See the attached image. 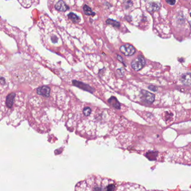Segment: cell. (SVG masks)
<instances>
[{"label": "cell", "instance_id": "cell-1", "mask_svg": "<svg viewBox=\"0 0 191 191\" xmlns=\"http://www.w3.org/2000/svg\"><path fill=\"white\" fill-rule=\"evenodd\" d=\"M145 60L143 56H139L131 62V67L135 71H139L145 65Z\"/></svg>", "mask_w": 191, "mask_h": 191}, {"label": "cell", "instance_id": "cell-2", "mask_svg": "<svg viewBox=\"0 0 191 191\" xmlns=\"http://www.w3.org/2000/svg\"><path fill=\"white\" fill-rule=\"evenodd\" d=\"M120 50L121 52L126 56H130L135 53V48L131 44H125L121 46Z\"/></svg>", "mask_w": 191, "mask_h": 191}, {"label": "cell", "instance_id": "cell-3", "mask_svg": "<svg viewBox=\"0 0 191 191\" xmlns=\"http://www.w3.org/2000/svg\"><path fill=\"white\" fill-rule=\"evenodd\" d=\"M72 83L75 86H77V87H79L80 89H82L84 90L87 91L90 93H93L94 91V89H93V87L89 86V85L84 84L83 82L76 81V80H73Z\"/></svg>", "mask_w": 191, "mask_h": 191}, {"label": "cell", "instance_id": "cell-4", "mask_svg": "<svg viewBox=\"0 0 191 191\" xmlns=\"http://www.w3.org/2000/svg\"><path fill=\"white\" fill-rule=\"evenodd\" d=\"M141 94L143 95V99L144 101L148 103H152L155 99V95L153 94L150 93L147 91H141Z\"/></svg>", "mask_w": 191, "mask_h": 191}, {"label": "cell", "instance_id": "cell-5", "mask_svg": "<svg viewBox=\"0 0 191 191\" xmlns=\"http://www.w3.org/2000/svg\"><path fill=\"white\" fill-rule=\"evenodd\" d=\"M37 91L39 95H40L45 97H49L50 95V89L48 86H42L37 88Z\"/></svg>", "mask_w": 191, "mask_h": 191}, {"label": "cell", "instance_id": "cell-6", "mask_svg": "<svg viewBox=\"0 0 191 191\" xmlns=\"http://www.w3.org/2000/svg\"><path fill=\"white\" fill-rule=\"evenodd\" d=\"M55 8L56 10L61 12H65L70 9V7L63 1H58L55 5Z\"/></svg>", "mask_w": 191, "mask_h": 191}, {"label": "cell", "instance_id": "cell-7", "mask_svg": "<svg viewBox=\"0 0 191 191\" xmlns=\"http://www.w3.org/2000/svg\"><path fill=\"white\" fill-rule=\"evenodd\" d=\"M181 80L185 85H191V73H186L183 74L181 77Z\"/></svg>", "mask_w": 191, "mask_h": 191}, {"label": "cell", "instance_id": "cell-8", "mask_svg": "<svg viewBox=\"0 0 191 191\" xmlns=\"http://www.w3.org/2000/svg\"><path fill=\"white\" fill-rule=\"evenodd\" d=\"M108 102L112 105V107H113L114 108H115L116 109H119L121 108V104L119 103V101L116 98L115 96H111L108 101Z\"/></svg>", "mask_w": 191, "mask_h": 191}, {"label": "cell", "instance_id": "cell-9", "mask_svg": "<svg viewBox=\"0 0 191 191\" xmlns=\"http://www.w3.org/2000/svg\"><path fill=\"white\" fill-rule=\"evenodd\" d=\"M15 96V94L14 93H11L7 96L6 100V104L8 108H12L13 104H14Z\"/></svg>", "mask_w": 191, "mask_h": 191}, {"label": "cell", "instance_id": "cell-10", "mask_svg": "<svg viewBox=\"0 0 191 191\" xmlns=\"http://www.w3.org/2000/svg\"><path fill=\"white\" fill-rule=\"evenodd\" d=\"M159 7H160V6L158 4L152 2V3H150L148 4L147 9L149 11H155L156 10H158Z\"/></svg>", "mask_w": 191, "mask_h": 191}, {"label": "cell", "instance_id": "cell-11", "mask_svg": "<svg viewBox=\"0 0 191 191\" xmlns=\"http://www.w3.org/2000/svg\"><path fill=\"white\" fill-rule=\"evenodd\" d=\"M68 16L73 22H75V23H78L80 20L79 17H78L76 15L72 12L70 13L68 15Z\"/></svg>", "mask_w": 191, "mask_h": 191}, {"label": "cell", "instance_id": "cell-12", "mask_svg": "<svg viewBox=\"0 0 191 191\" xmlns=\"http://www.w3.org/2000/svg\"><path fill=\"white\" fill-rule=\"evenodd\" d=\"M106 24L111 25L113 26H115L116 28H119L120 26V24L119 22L117 21L116 20L112 19H107L106 20Z\"/></svg>", "mask_w": 191, "mask_h": 191}, {"label": "cell", "instance_id": "cell-13", "mask_svg": "<svg viewBox=\"0 0 191 191\" xmlns=\"http://www.w3.org/2000/svg\"><path fill=\"white\" fill-rule=\"evenodd\" d=\"M83 11H84L85 14L88 15H94V12H93L92 11L91 8H90L87 5H84L83 6Z\"/></svg>", "mask_w": 191, "mask_h": 191}, {"label": "cell", "instance_id": "cell-14", "mask_svg": "<svg viewBox=\"0 0 191 191\" xmlns=\"http://www.w3.org/2000/svg\"><path fill=\"white\" fill-rule=\"evenodd\" d=\"M83 113L86 116H89L91 113V109L89 107H85L83 109Z\"/></svg>", "mask_w": 191, "mask_h": 191}, {"label": "cell", "instance_id": "cell-15", "mask_svg": "<svg viewBox=\"0 0 191 191\" xmlns=\"http://www.w3.org/2000/svg\"><path fill=\"white\" fill-rule=\"evenodd\" d=\"M148 89L150 90L153 91H156L158 90V88L156 86H153V85H150L148 87Z\"/></svg>", "mask_w": 191, "mask_h": 191}, {"label": "cell", "instance_id": "cell-16", "mask_svg": "<svg viewBox=\"0 0 191 191\" xmlns=\"http://www.w3.org/2000/svg\"><path fill=\"white\" fill-rule=\"evenodd\" d=\"M51 40L53 43H56L58 42V38L56 37V36H53L51 37Z\"/></svg>", "mask_w": 191, "mask_h": 191}, {"label": "cell", "instance_id": "cell-17", "mask_svg": "<svg viewBox=\"0 0 191 191\" xmlns=\"http://www.w3.org/2000/svg\"><path fill=\"white\" fill-rule=\"evenodd\" d=\"M167 2L169 5H173L176 3L175 1H167Z\"/></svg>", "mask_w": 191, "mask_h": 191}, {"label": "cell", "instance_id": "cell-18", "mask_svg": "<svg viewBox=\"0 0 191 191\" xmlns=\"http://www.w3.org/2000/svg\"><path fill=\"white\" fill-rule=\"evenodd\" d=\"M117 59H118V60H119L120 61L123 62V60H122V58L120 56H117Z\"/></svg>", "mask_w": 191, "mask_h": 191}, {"label": "cell", "instance_id": "cell-19", "mask_svg": "<svg viewBox=\"0 0 191 191\" xmlns=\"http://www.w3.org/2000/svg\"><path fill=\"white\" fill-rule=\"evenodd\" d=\"M190 16H191V13H190Z\"/></svg>", "mask_w": 191, "mask_h": 191}]
</instances>
